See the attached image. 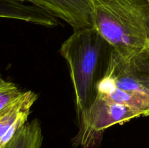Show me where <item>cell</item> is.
<instances>
[{
	"label": "cell",
	"mask_w": 149,
	"mask_h": 148,
	"mask_svg": "<svg viewBox=\"0 0 149 148\" xmlns=\"http://www.w3.org/2000/svg\"><path fill=\"white\" fill-rule=\"evenodd\" d=\"M93 27L129 62L149 46L148 0H90Z\"/></svg>",
	"instance_id": "cell-1"
},
{
	"label": "cell",
	"mask_w": 149,
	"mask_h": 148,
	"mask_svg": "<svg viewBox=\"0 0 149 148\" xmlns=\"http://www.w3.org/2000/svg\"><path fill=\"white\" fill-rule=\"evenodd\" d=\"M111 51L93 26L75 30L61 45L60 52L69 68L78 118L95 97L96 86L104 75Z\"/></svg>",
	"instance_id": "cell-2"
},
{
	"label": "cell",
	"mask_w": 149,
	"mask_h": 148,
	"mask_svg": "<svg viewBox=\"0 0 149 148\" xmlns=\"http://www.w3.org/2000/svg\"><path fill=\"white\" fill-rule=\"evenodd\" d=\"M141 116L148 115L143 110L119 104L96 94L90 106L78 118L79 127L78 133L72 139L73 146L97 148L106 129Z\"/></svg>",
	"instance_id": "cell-3"
},
{
	"label": "cell",
	"mask_w": 149,
	"mask_h": 148,
	"mask_svg": "<svg viewBox=\"0 0 149 148\" xmlns=\"http://www.w3.org/2000/svg\"><path fill=\"white\" fill-rule=\"evenodd\" d=\"M96 94L143 110L149 115V91L133 76L129 62L113 49L104 75L96 86Z\"/></svg>",
	"instance_id": "cell-4"
},
{
	"label": "cell",
	"mask_w": 149,
	"mask_h": 148,
	"mask_svg": "<svg viewBox=\"0 0 149 148\" xmlns=\"http://www.w3.org/2000/svg\"><path fill=\"white\" fill-rule=\"evenodd\" d=\"M64 20L74 30L92 27L90 0H26Z\"/></svg>",
	"instance_id": "cell-5"
},
{
	"label": "cell",
	"mask_w": 149,
	"mask_h": 148,
	"mask_svg": "<svg viewBox=\"0 0 149 148\" xmlns=\"http://www.w3.org/2000/svg\"><path fill=\"white\" fill-rule=\"evenodd\" d=\"M37 99L38 95L32 91H23L22 95L0 115V147L27 122L31 109Z\"/></svg>",
	"instance_id": "cell-6"
},
{
	"label": "cell",
	"mask_w": 149,
	"mask_h": 148,
	"mask_svg": "<svg viewBox=\"0 0 149 148\" xmlns=\"http://www.w3.org/2000/svg\"><path fill=\"white\" fill-rule=\"evenodd\" d=\"M0 18L23 20L45 26L58 25L56 17L40 7L9 0H0Z\"/></svg>",
	"instance_id": "cell-7"
},
{
	"label": "cell",
	"mask_w": 149,
	"mask_h": 148,
	"mask_svg": "<svg viewBox=\"0 0 149 148\" xmlns=\"http://www.w3.org/2000/svg\"><path fill=\"white\" fill-rule=\"evenodd\" d=\"M42 140L40 121L36 118L31 122H26L0 148H40Z\"/></svg>",
	"instance_id": "cell-8"
},
{
	"label": "cell",
	"mask_w": 149,
	"mask_h": 148,
	"mask_svg": "<svg viewBox=\"0 0 149 148\" xmlns=\"http://www.w3.org/2000/svg\"><path fill=\"white\" fill-rule=\"evenodd\" d=\"M129 64L135 79L149 91V46L133 57Z\"/></svg>",
	"instance_id": "cell-9"
},
{
	"label": "cell",
	"mask_w": 149,
	"mask_h": 148,
	"mask_svg": "<svg viewBox=\"0 0 149 148\" xmlns=\"http://www.w3.org/2000/svg\"><path fill=\"white\" fill-rule=\"evenodd\" d=\"M23 91H21L18 87L12 82L5 81L0 85V115L14 103Z\"/></svg>",
	"instance_id": "cell-10"
},
{
	"label": "cell",
	"mask_w": 149,
	"mask_h": 148,
	"mask_svg": "<svg viewBox=\"0 0 149 148\" xmlns=\"http://www.w3.org/2000/svg\"><path fill=\"white\" fill-rule=\"evenodd\" d=\"M4 81H5V80H4V79H3V78H1V75H0V85H1V84H2L4 82Z\"/></svg>",
	"instance_id": "cell-11"
},
{
	"label": "cell",
	"mask_w": 149,
	"mask_h": 148,
	"mask_svg": "<svg viewBox=\"0 0 149 148\" xmlns=\"http://www.w3.org/2000/svg\"><path fill=\"white\" fill-rule=\"evenodd\" d=\"M9 1H20V2H25L26 0H9Z\"/></svg>",
	"instance_id": "cell-12"
},
{
	"label": "cell",
	"mask_w": 149,
	"mask_h": 148,
	"mask_svg": "<svg viewBox=\"0 0 149 148\" xmlns=\"http://www.w3.org/2000/svg\"><path fill=\"white\" fill-rule=\"evenodd\" d=\"M148 1H149V0H148Z\"/></svg>",
	"instance_id": "cell-13"
}]
</instances>
